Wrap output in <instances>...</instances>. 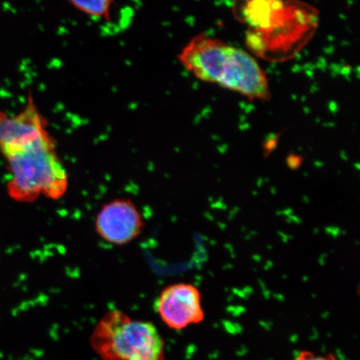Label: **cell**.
Returning <instances> with one entry per match:
<instances>
[{
	"label": "cell",
	"mask_w": 360,
	"mask_h": 360,
	"mask_svg": "<svg viewBox=\"0 0 360 360\" xmlns=\"http://www.w3.org/2000/svg\"><path fill=\"white\" fill-rule=\"evenodd\" d=\"M233 15L247 26L246 46L253 55L272 63L294 58L314 37L319 12L300 1H244L233 6Z\"/></svg>",
	"instance_id": "cell-1"
},
{
	"label": "cell",
	"mask_w": 360,
	"mask_h": 360,
	"mask_svg": "<svg viewBox=\"0 0 360 360\" xmlns=\"http://www.w3.org/2000/svg\"><path fill=\"white\" fill-rule=\"evenodd\" d=\"M179 61L197 79L219 85L251 101H269V80L255 58L221 39L199 34L179 55Z\"/></svg>",
	"instance_id": "cell-2"
},
{
	"label": "cell",
	"mask_w": 360,
	"mask_h": 360,
	"mask_svg": "<svg viewBox=\"0 0 360 360\" xmlns=\"http://www.w3.org/2000/svg\"><path fill=\"white\" fill-rule=\"evenodd\" d=\"M2 155L11 172L7 192L12 200L31 202L44 196L58 200L65 195L69 179L49 132Z\"/></svg>",
	"instance_id": "cell-3"
},
{
	"label": "cell",
	"mask_w": 360,
	"mask_h": 360,
	"mask_svg": "<svg viewBox=\"0 0 360 360\" xmlns=\"http://www.w3.org/2000/svg\"><path fill=\"white\" fill-rule=\"evenodd\" d=\"M101 360H165L163 337L150 322L135 321L119 309L107 312L90 336Z\"/></svg>",
	"instance_id": "cell-4"
},
{
	"label": "cell",
	"mask_w": 360,
	"mask_h": 360,
	"mask_svg": "<svg viewBox=\"0 0 360 360\" xmlns=\"http://www.w3.org/2000/svg\"><path fill=\"white\" fill-rule=\"evenodd\" d=\"M155 309L171 330H182L205 319L201 292L191 283H178L166 287L158 297Z\"/></svg>",
	"instance_id": "cell-5"
},
{
	"label": "cell",
	"mask_w": 360,
	"mask_h": 360,
	"mask_svg": "<svg viewBox=\"0 0 360 360\" xmlns=\"http://www.w3.org/2000/svg\"><path fill=\"white\" fill-rule=\"evenodd\" d=\"M145 224L131 200L120 199L103 205L96 219V231L103 240L115 245L129 244L141 235Z\"/></svg>",
	"instance_id": "cell-6"
},
{
	"label": "cell",
	"mask_w": 360,
	"mask_h": 360,
	"mask_svg": "<svg viewBox=\"0 0 360 360\" xmlns=\"http://www.w3.org/2000/svg\"><path fill=\"white\" fill-rule=\"evenodd\" d=\"M47 120L40 114L32 96L20 114L0 111V152L25 145L48 133Z\"/></svg>",
	"instance_id": "cell-7"
},
{
	"label": "cell",
	"mask_w": 360,
	"mask_h": 360,
	"mask_svg": "<svg viewBox=\"0 0 360 360\" xmlns=\"http://www.w3.org/2000/svg\"><path fill=\"white\" fill-rule=\"evenodd\" d=\"M70 4L78 11L94 19L105 18L110 20V11L114 2L110 0H74Z\"/></svg>",
	"instance_id": "cell-8"
},
{
	"label": "cell",
	"mask_w": 360,
	"mask_h": 360,
	"mask_svg": "<svg viewBox=\"0 0 360 360\" xmlns=\"http://www.w3.org/2000/svg\"><path fill=\"white\" fill-rule=\"evenodd\" d=\"M295 360H339L335 355L328 354H321L309 350L301 351L296 355Z\"/></svg>",
	"instance_id": "cell-9"
}]
</instances>
